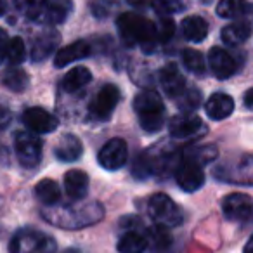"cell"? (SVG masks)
Masks as SVG:
<instances>
[{
  "mask_svg": "<svg viewBox=\"0 0 253 253\" xmlns=\"http://www.w3.org/2000/svg\"><path fill=\"white\" fill-rule=\"evenodd\" d=\"M170 135L173 139H180V141H189V139H200L201 135L207 134L203 120L194 113L182 111L175 115L170 120Z\"/></svg>",
  "mask_w": 253,
  "mask_h": 253,
  "instance_id": "52a82bcc",
  "label": "cell"
},
{
  "mask_svg": "<svg viewBox=\"0 0 253 253\" xmlns=\"http://www.w3.org/2000/svg\"><path fill=\"white\" fill-rule=\"evenodd\" d=\"M11 111H9L5 106L0 104V128H5V126L11 123Z\"/></svg>",
  "mask_w": 253,
  "mask_h": 253,
  "instance_id": "74e56055",
  "label": "cell"
},
{
  "mask_svg": "<svg viewBox=\"0 0 253 253\" xmlns=\"http://www.w3.org/2000/svg\"><path fill=\"white\" fill-rule=\"evenodd\" d=\"M64 189L71 200H84L88 193V175L82 170H70L64 175Z\"/></svg>",
  "mask_w": 253,
  "mask_h": 253,
  "instance_id": "ffe728a7",
  "label": "cell"
},
{
  "mask_svg": "<svg viewBox=\"0 0 253 253\" xmlns=\"http://www.w3.org/2000/svg\"><path fill=\"white\" fill-rule=\"evenodd\" d=\"M146 248H148V238L139 231L125 232L118 241L120 253H144Z\"/></svg>",
  "mask_w": 253,
  "mask_h": 253,
  "instance_id": "d4e9b609",
  "label": "cell"
},
{
  "mask_svg": "<svg viewBox=\"0 0 253 253\" xmlns=\"http://www.w3.org/2000/svg\"><path fill=\"white\" fill-rule=\"evenodd\" d=\"M73 11V0H50L45 12V21L49 25H61Z\"/></svg>",
  "mask_w": 253,
  "mask_h": 253,
  "instance_id": "cb8c5ba5",
  "label": "cell"
},
{
  "mask_svg": "<svg viewBox=\"0 0 253 253\" xmlns=\"http://www.w3.org/2000/svg\"><path fill=\"white\" fill-rule=\"evenodd\" d=\"M82 153H84V146H82V141L73 134H64L63 137L59 139L57 146L54 148V155L59 162L64 163H71L80 160Z\"/></svg>",
  "mask_w": 253,
  "mask_h": 253,
  "instance_id": "ac0fdd59",
  "label": "cell"
},
{
  "mask_svg": "<svg viewBox=\"0 0 253 253\" xmlns=\"http://www.w3.org/2000/svg\"><path fill=\"white\" fill-rule=\"evenodd\" d=\"M92 52L90 43L85 42V40H77V42L70 43V45L63 47L56 52V57H54V66L56 68H64L68 64L75 63V61H80L88 57Z\"/></svg>",
  "mask_w": 253,
  "mask_h": 253,
  "instance_id": "2e32d148",
  "label": "cell"
},
{
  "mask_svg": "<svg viewBox=\"0 0 253 253\" xmlns=\"http://www.w3.org/2000/svg\"><path fill=\"white\" fill-rule=\"evenodd\" d=\"M128 160V148H126V142L123 139H111L101 148L97 155V162L102 169L109 170V172H115L120 170Z\"/></svg>",
  "mask_w": 253,
  "mask_h": 253,
  "instance_id": "9c48e42d",
  "label": "cell"
},
{
  "mask_svg": "<svg viewBox=\"0 0 253 253\" xmlns=\"http://www.w3.org/2000/svg\"><path fill=\"white\" fill-rule=\"evenodd\" d=\"M49 2L50 0H26L23 12H25L32 21L43 23L45 21V12H47V7H49Z\"/></svg>",
  "mask_w": 253,
  "mask_h": 253,
  "instance_id": "d6a6232c",
  "label": "cell"
},
{
  "mask_svg": "<svg viewBox=\"0 0 253 253\" xmlns=\"http://www.w3.org/2000/svg\"><path fill=\"white\" fill-rule=\"evenodd\" d=\"M56 248V239L52 236L32 227L19 229L9 243L11 253H54Z\"/></svg>",
  "mask_w": 253,
  "mask_h": 253,
  "instance_id": "277c9868",
  "label": "cell"
},
{
  "mask_svg": "<svg viewBox=\"0 0 253 253\" xmlns=\"http://www.w3.org/2000/svg\"><path fill=\"white\" fill-rule=\"evenodd\" d=\"M222 211L227 220L245 222L253 211V201L248 194L232 193L222 200Z\"/></svg>",
  "mask_w": 253,
  "mask_h": 253,
  "instance_id": "8fae6325",
  "label": "cell"
},
{
  "mask_svg": "<svg viewBox=\"0 0 253 253\" xmlns=\"http://www.w3.org/2000/svg\"><path fill=\"white\" fill-rule=\"evenodd\" d=\"M148 210L155 224L163 225V227H177L184 220L180 207L165 193L153 194L148 201Z\"/></svg>",
  "mask_w": 253,
  "mask_h": 253,
  "instance_id": "5b68a950",
  "label": "cell"
},
{
  "mask_svg": "<svg viewBox=\"0 0 253 253\" xmlns=\"http://www.w3.org/2000/svg\"><path fill=\"white\" fill-rule=\"evenodd\" d=\"M245 253H253V234L250 236L248 243L245 245Z\"/></svg>",
  "mask_w": 253,
  "mask_h": 253,
  "instance_id": "60d3db41",
  "label": "cell"
},
{
  "mask_svg": "<svg viewBox=\"0 0 253 253\" xmlns=\"http://www.w3.org/2000/svg\"><path fill=\"white\" fill-rule=\"evenodd\" d=\"M120 97H122V94H120L116 85L113 84L102 85L97 90V94H95V97L92 99L90 106H88V111H90V115L95 120H108L111 116L113 109L120 102Z\"/></svg>",
  "mask_w": 253,
  "mask_h": 253,
  "instance_id": "ba28073f",
  "label": "cell"
},
{
  "mask_svg": "<svg viewBox=\"0 0 253 253\" xmlns=\"http://www.w3.org/2000/svg\"><path fill=\"white\" fill-rule=\"evenodd\" d=\"M151 5L160 16H167V18L184 11L182 0H153Z\"/></svg>",
  "mask_w": 253,
  "mask_h": 253,
  "instance_id": "e575fe53",
  "label": "cell"
},
{
  "mask_svg": "<svg viewBox=\"0 0 253 253\" xmlns=\"http://www.w3.org/2000/svg\"><path fill=\"white\" fill-rule=\"evenodd\" d=\"M90 80H92L90 71L85 66H77L64 75V78L61 80V87H63L64 92L73 94V92H78L80 88H84Z\"/></svg>",
  "mask_w": 253,
  "mask_h": 253,
  "instance_id": "7402d4cb",
  "label": "cell"
},
{
  "mask_svg": "<svg viewBox=\"0 0 253 253\" xmlns=\"http://www.w3.org/2000/svg\"><path fill=\"white\" fill-rule=\"evenodd\" d=\"M7 0H0V16H4L5 11H7Z\"/></svg>",
  "mask_w": 253,
  "mask_h": 253,
  "instance_id": "b9f144b4",
  "label": "cell"
},
{
  "mask_svg": "<svg viewBox=\"0 0 253 253\" xmlns=\"http://www.w3.org/2000/svg\"><path fill=\"white\" fill-rule=\"evenodd\" d=\"M182 63L191 73L194 75H203L205 73V57L200 50L196 49H186L182 52Z\"/></svg>",
  "mask_w": 253,
  "mask_h": 253,
  "instance_id": "1f68e13d",
  "label": "cell"
},
{
  "mask_svg": "<svg viewBox=\"0 0 253 253\" xmlns=\"http://www.w3.org/2000/svg\"><path fill=\"white\" fill-rule=\"evenodd\" d=\"M177 104H179L180 111H187V113H193L196 108H200L201 104V92L196 90V88H186L180 97H177Z\"/></svg>",
  "mask_w": 253,
  "mask_h": 253,
  "instance_id": "836d02e7",
  "label": "cell"
},
{
  "mask_svg": "<svg viewBox=\"0 0 253 253\" xmlns=\"http://www.w3.org/2000/svg\"><path fill=\"white\" fill-rule=\"evenodd\" d=\"M5 59H7L12 66H18V64H21L23 61L26 59V47L21 37L9 39L7 50H5Z\"/></svg>",
  "mask_w": 253,
  "mask_h": 253,
  "instance_id": "4dcf8cb0",
  "label": "cell"
},
{
  "mask_svg": "<svg viewBox=\"0 0 253 253\" xmlns=\"http://www.w3.org/2000/svg\"><path fill=\"white\" fill-rule=\"evenodd\" d=\"M116 26H118L120 37L126 45L141 43L146 50H151V47L158 42L155 23L135 12H123L116 19Z\"/></svg>",
  "mask_w": 253,
  "mask_h": 253,
  "instance_id": "7a4b0ae2",
  "label": "cell"
},
{
  "mask_svg": "<svg viewBox=\"0 0 253 253\" xmlns=\"http://www.w3.org/2000/svg\"><path fill=\"white\" fill-rule=\"evenodd\" d=\"M225 179L231 180L232 184H248V186L253 184V156L243 158L234 172L225 175Z\"/></svg>",
  "mask_w": 253,
  "mask_h": 253,
  "instance_id": "f1b7e54d",
  "label": "cell"
},
{
  "mask_svg": "<svg viewBox=\"0 0 253 253\" xmlns=\"http://www.w3.org/2000/svg\"><path fill=\"white\" fill-rule=\"evenodd\" d=\"M14 149L18 162L25 169H35L42 160V141L33 132H16Z\"/></svg>",
  "mask_w": 253,
  "mask_h": 253,
  "instance_id": "8992f818",
  "label": "cell"
},
{
  "mask_svg": "<svg viewBox=\"0 0 253 253\" xmlns=\"http://www.w3.org/2000/svg\"><path fill=\"white\" fill-rule=\"evenodd\" d=\"M155 26H156V40H162V42H167L175 33V23H173L172 18H167V16H162L160 23Z\"/></svg>",
  "mask_w": 253,
  "mask_h": 253,
  "instance_id": "d590c367",
  "label": "cell"
},
{
  "mask_svg": "<svg viewBox=\"0 0 253 253\" xmlns=\"http://www.w3.org/2000/svg\"><path fill=\"white\" fill-rule=\"evenodd\" d=\"M182 33L189 42H203L208 35V23L201 16H187L182 19Z\"/></svg>",
  "mask_w": 253,
  "mask_h": 253,
  "instance_id": "603a6c76",
  "label": "cell"
},
{
  "mask_svg": "<svg viewBox=\"0 0 253 253\" xmlns=\"http://www.w3.org/2000/svg\"><path fill=\"white\" fill-rule=\"evenodd\" d=\"M208 63H210L213 77L218 78V80H227V78H231L236 71L234 57H232L225 49H222V47H213V49H210Z\"/></svg>",
  "mask_w": 253,
  "mask_h": 253,
  "instance_id": "5bb4252c",
  "label": "cell"
},
{
  "mask_svg": "<svg viewBox=\"0 0 253 253\" xmlns=\"http://www.w3.org/2000/svg\"><path fill=\"white\" fill-rule=\"evenodd\" d=\"M217 16L224 19H245L253 16V5L246 0H220L217 4Z\"/></svg>",
  "mask_w": 253,
  "mask_h": 253,
  "instance_id": "d6986e66",
  "label": "cell"
},
{
  "mask_svg": "<svg viewBox=\"0 0 253 253\" xmlns=\"http://www.w3.org/2000/svg\"><path fill=\"white\" fill-rule=\"evenodd\" d=\"M12 2H14V7L18 9V11H23V9H25L26 0H12Z\"/></svg>",
  "mask_w": 253,
  "mask_h": 253,
  "instance_id": "7bdbcfd3",
  "label": "cell"
},
{
  "mask_svg": "<svg viewBox=\"0 0 253 253\" xmlns=\"http://www.w3.org/2000/svg\"><path fill=\"white\" fill-rule=\"evenodd\" d=\"M130 5H134V7H139V9H142V7H148V5H151L153 4V0H126Z\"/></svg>",
  "mask_w": 253,
  "mask_h": 253,
  "instance_id": "ab89813d",
  "label": "cell"
},
{
  "mask_svg": "<svg viewBox=\"0 0 253 253\" xmlns=\"http://www.w3.org/2000/svg\"><path fill=\"white\" fill-rule=\"evenodd\" d=\"M134 111L144 132L155 134L163 126L165 122V104L158 92L142 90L134 99Z\"/></svg>",
  "mask_w": 253,
  "mask_h": 253,
  "instance_id": "3957f363",
  "label": "cell"
},
{
  "mask_svg": "<svg viewBox=\"0 0 253 253\" xmlns=\"http://www.w3.org/2000/svg\"><path fill=\"white\" fill-rule=\"evenodd\" d=\"M35 196L47 207H54L61 200V187L52 179H42L35 186Z\"/></svg>",
  "mask_w": 253,
  "mask_h": 253,
  "instance_id": "484cf974",
  "label": "cell"
},
{
  "mask_svg": "<svg viewBox=\"0 0 253 253\" xmlns=\"http://www.w3.org/2000/svg\"><path fill=\"white\" fill-rule=\"evenodd\" d=\"M102 217H104V208L97 201H90L82 207H61L45 213L47 220L64 229L87 227V225L99 222Z\"/></svg>",
  "mask_w": 253,
  "mask_h": 253,
  "instance_id": "6da1fadb",
  "label": "cell"
},
{
  "mask_svg": "<svg viewBox=\"0 0 253 253\" xmlns=\"http://www.w3.org/2000/svg\"><path fill=\"white\" fill-rule=\"evenodd\" d=\"M23 123L33 134H50L59 125V122L52 113H49L43 108H39V106L28 108L23 113Z\"/></svg>",
  "mask_w": 253,
  "mask_h": 253,
  "instance_id": "7c38bea8",
  "label": "cell"
},
{
  "mask_svg": "<svg viewBox=\"0 0 253 253\" xmlns=\"http://www.w3.org/2000/svg\"><path fill=\"white\" fill-rule=\"evenodd\" d=\"M205 111H207L208 118L220 122V120L231 116V113L234 111V101H232L231 95L224 94V92H215L205 104Z\"/></svg>",
  "mask_w": 253,
  "mask_h": 253,
  "instance_id": "e0dca14e",
  "label": "cell"
},
{
  "mask_svg": "<svg viewBox=\"0 0 253 253\" xmlns=\"http://www.w3.org/2000/svg\"><path fill=\"white\" fill-rule=\"evenodd\" d=\"M146 238H148V245H151L153 248H156V250L169 248L170 243H172V236H170V232H169V227H163V225H158V224L148 229Z\"/></svg>",
  "mask_w": 253,
  "mask_h": 253,
  "instance_id": "f546056e",
  "label": "cell"
},
{
  "mask_svg": "<svg viewBox=\"0 0 253 253\" xmlns=\"http://www.w3.org/2000/svg\"><path fill=\"white\" fill-rule=\"evenodd\" d=\"M243 102L248 109H253V88H248L245 92V97H243Z\"/></svg>",
  "mask_w": 253,
  "mask_h": 253,
  "instance_id": "f35d334b",
  "label": "cell"
},
{
  "mask_svg": "<svg viewBox=\"0 0 253 253\" xmlns=\"http://www.w3.org/2000/svg\"><path fill=\"white\" fill-rule=\"evenodd\" d=\"M175 180L182 191L194 193L205 184L203 167L191 162V160H182L175 169Z\"/></svg>",
  "mask_w": 253,
  "mask_h": 253,
  "instance_id": "30bf717a",
  "label": "cell"
},
{
  "mask_svg": "<svg viewBox=\"0 0 253 253\" xmlns=\"http://www.w3.org/2000/svg\"><path fill=\"white\" fill-rule=\"evenodd\" d=\"M61 42V35L56 32V30H43L35 40H33L32 45V61L35 63H40V61H45L54 50L57 49Z\"/></svg>",
  "mask_w": 253,
  "mask_h": 253,
  "instance_id": "9a60e30c",
  "label": "cell"
},
{
  "mask_svg": "<svg viewBox=\"0 0 253 253\" xmlns=\"http://www.w3.org/2000/svg\"><path fill=\"white\" fill-rule=\"evenodd\" d=\"M7 43H9L7 33H5V30L0 28V64L5 61V50H7Z\"/></svg>",
  "mask_w": 253,
  "mask_h": 253,
  "instance_id": "8d00e7d4",
  "label": "cell"
},
{
  "mask_svg": "<svg viewBox=\"0 0 253 253\" xmlns=\"http://www.w3.org/2000/svg\"><path fill=\"white\" fill-rule=\"evenodd\" d=\"M2 84L12 92H23L28 88V84H30V77L25 70L21 68H7L2 75Z\"/></svg>",
  "mask_w": 253,
  "mask_h": 253,
  "instance_id": "4316f807",
  "label": "cell"
},
{
  "mask_svg": "<svg viewBox=\"0 0 253 253\" xmlns=\"http://www.w3.org/2000/svg\"><path fill=\"white\" fill-rule=\"evenodd\" d=\"M222 42L227 43V45H239V43H245L246 40L252 37V25L245 19H239L231 25L224 26L222 28Z\"/></svg>",
  "mask_w": 253,
  "mask_h": 253,
  "instance_id": "44dd1931",
  "label": "cell"
},
{
  "mask_svg": "<svg viewBox=\"0 0 253 253\" xmlns=\"http://www.w3.org/2000/svg\"><path fill=\"white\" fill-rule=\"evenodd\" d=\"M160 84H162L163 90L170 97H180L186 92V78L180 73V70L173 63H169L160 70L158 73Z\"/></svg>",
  "mask_w": 253,
  "mask_h": 253,
  "instance_id": "4fadbf2b",
  "label": "cell"
},
{
  "mask_svg": "<svg viewBox=\"0 0 253 253\" xmlns=\"http://www.w3.org/2000/svg\"><path fill=\"white\" fill-rule=\"evenodd\" d=\"M217 158V148L215 146H191L184 151V160L198 163V165H207Z\"/></svg>",
  "mask_w": 253,
  "mask_h": 253,
  "instance_id": "83f0119b",
  "label": "cell"
}]
</instances>
